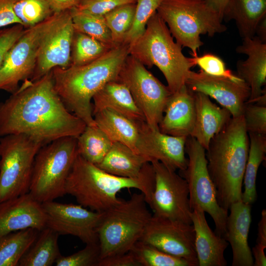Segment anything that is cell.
<instances>
[{
	"instance_id": "6da1fadb",
	"label": "cell",
	"mask_w": 266,
	"mask_h": 266,
	"mask_svg": "<svg viewBox=\"0 0 266 266\" xmlns=\"http://www.w3.org/2000/svg\"><path fill=\"white\" fill-rule=\"evenodd\" d=\"M86 126L65 105L51 71L35 81L25 80L0 103V137L23 134L47 144L63 137H77Z\"/></svg>"
},
{
	"instance_id": "7a4b0ae2",
	"label": "cell",
	"mask_w": 266,
	"mask_h": 266,
	"mask_svg": "<svg viewBox=\"0 0 266 266\" xmlns=\"http://www.w3.org/2000/svg\"><path fill=\"white\" fill-rule=\"evenodd\" d=\"M129 55V46L121 44L87 64L52 70L55 89L65 105L86 125H96L91 102L94 96L108 82L117 80Z\"/></svg>"
},
{
	"instance_id": "3957f363",
	"label": "cell",
	"mask_w": 266,
	"mask_h": 266,
	"mask_svg": "<svg viewBox=\"0 0 266 266\" xmlns=\"http://www.w3.org/2000/svg\"><path fill=\"white\" fill-rule=\"evenodd\" d=\"M249 150V135L241 115L232 117L212 137L205 150L207 169L217 202L227 211L232 204L241 200Z\"/></svg>"
},
{
	"instance_id": "277c9868",
	"label": "cell",
	"mask_w": 266,
	"mask_h": 266,
	"mask_svg": "<svg viewBox=\"0 0 266 266\" xmlns=\"http://www.w3.org/2000/svg\"><path fill=\"white\" fill-rule=\"evenodd\" d=\"M154 186L155 173L150 162L145 165L140 176L126 178L107 173L78 154L67 178L65 193L81 206L104 212L122 200L117 194L124 189L139 190L150 206Z\"/></svg>"
},
{
	"instance_id": "5b68a950",
	"label": "cell",
	"mask_w": 266,
	"mask_h": 266,
	"mask_svg": "<svg viewBox=\"0 0 266 266\" xmlns=\"http://www.w3.org/2000/svg\"><path fill=\"white\" fill-rule=\"evenodd\" d=\"M129 54L144 66H157L163 74L171 93L185 85L194 57H186L182 46L174 40L166 24L155 12L142 35L129 46Z\"/></svg>"
},
{
	"instance_id": "8992f818",
	"label": "cell",
	"mask_w": 266,
	"mask_h": 266,
	"mask_svg": "<svg viewBox=\"0 0 266 266\" xmlns=\"http://www.w3.org/2000/svg\"><path fill=\"white\" fill-rule=\"evenodd\" d=\"M147 205L144 194L135 193L103 212L97 228L100 260L127 253L140 240L152 216Z\"/></svg>"
},
{
	"instance_id": "52a82bcc",
	"label": "cell",
	"mask_w": 266,
	"mask_h": 266,
	"mask_svg": "<svg viewBox=\"0 0 266 266\" xmlns=\"http://www.w3.org/2000/svg\"><path fill=\"white\" fill-rule=\"evenodd\" d=\"M172 36L193 57L203 45L200 35L212 37L227 30L218 12L206 0H163L157 10Z\"/></svg>"
},
{
	"instance_id": "ba28073f",
	"label": "cell",
	"mask_w": 266,
	"mask_h": 266,
	"mask_svg": "<svg viewBox=\"0 0 266 266\" xmlns=\"http://www.w3.org/2000/svg\"><path fill=\"white\" fill-rule=\"evenodd\" d=\"M77 155L75 137L42 145L35 157L28 193L41 203L65 195L66 181Z\"/></svg>"
},
{
	"instance_id": "9c48e42d",
	"label": "cell",
	"mask_w": 266,
	"mask_h": 266,
	"mask_svg": "<svg viewBox=\"0 0 266 266\" xmlns=\"http://www.w3.org/2000/svg\"><path fill=\"white\" fill-rule=\"evenodd\" d=\"M44 144L23 134L0 137V203L28 193L35 157Z\"/></svg>"
},
{
	"instance_id": "30bf717a",
	"label": "cell",
	"mask_w": 266,
	"mask_h": 266,
	"mask_svg": "<svg viewBox=\"0 0 266 266\" xmlns=\"http://www.w3.org/2000/svg\"><path fill=\"white\" fill-rule=\"evenodd\" d=\"M185 151L188 156L187 166L179 171L188 186L191 209H200L209 214L215 224V233L225 238L228 211L217 202L215 187L207 169L205 150L195 138L189 136Z\"/></svg>"
},
{
	"instance_id": "8fae6325",
	"label": "cell",
	"mask_w": 266,
	"mask_h": 266,
	"mask_svg": "<svg viewBox=\"0 0 266 266\" xmlns=\"http://www.w3.org/2000/svg\"><path fill=\"white\" fill-rule=\"evenodd\" d=\"M117 80L130 91L146 123L159 128L166 102L171 92L145 67L130 54L126 58Z\"/></svg>"
},
{
	"instance_id": "7c38bea8",
	"label": "cell",
	"mask_w": 266,
	"mask_h": 266,
	"mask_svg": "<svg viewBox=\"0 0 266 266\" xmlns=\"http://www.w3.org/2000/svg\"><path fill=\"white\" fill-rule=\"evenodd\" d=\"M55 13L45 21L25 29L7 51L0 68V90L11 94L21 81L30 79L34 71L42 36Z\"/></svg>"
},
{
	"instance_id": "4fadbf2b",
	"label": "cell",
	"mask_w": 266,
	"mask_h": 266,
	"mask_svg": "<svg viewBox=\"0 0 266 266\" xmlns=\"http://www.w3.org/2000/svg\"><path fill=\"white\" fill-rule=\"evenodd\" d=\"M150 163L155 173L150 205L153 215L192 224V210L185 179L159 161Z\"/></svg>"
},
{
	"instance_id": "5bb4252c",
	"label": "cell",
	"mask_w": 266,
	"mask_h": 266,
	"mask_svg": "<svg viewBox=\"0 0 266 266\" xmlns=\"http://www.w3.org/2000/svg\"><path fill=\"white\" fill-rule=\"evenodd\" d=\"M53 21L41 39L33 73L30 78L37 80L57 67L70 65L74 30L70 10L55 13Z\"/></svg>"
},
{
	"instance_id": "9a60e30c",
	"label": "cell",
	"mask_w": 266,
	"mask_h": 266,
	"mask_svg": "<svg viewBox=\"0 0 266 266\" xmlns=\"http://www.w3.org/2000/svg\"><path fill=\"white\" fill-rule=\"evenodd\" d=\"M195 237L192 224L152 215L139 240L198 266Z\"/></svg>"
},
{
	"instance_id": "2e32d148",
	"label": "cell",
	"mask_w": 266,
	"mask_h": 266,
	"mask_svg": "<svg viewBox=\"0 0 266 266\" xmlns=\"http://www.w3.org/2000/svg\"><path fill=\"white\" fill-rule=\"evenodd\" d=\"M46 227L59 235H71L86 244L98 243L97 228L103 212L89 210L80 204L50 201L42 203Z\"/></svg>"
},
{
	"instance_id": "e0dca14e",
	"label": "cell",
	"mask_w": 266,
	"mask_h": 266,
	"mask_svg": "<svg viewBox=\"0 0 266 266\" xmlns=\"http://www.w3.org/2000/svg\"><path fill=\"white\" fill-rule=\"evenodd\" d=\"M193 92L206 95L228 110L233 117L242 115L243 108L250 96V89L241 78L211 75L202 70H191L185 83Z\"/></svg>"
},
{
	"instance_id": "ac0fdd59",
	"label": "cell",
	"mask_w": 266,
	"mask_h": 266,
	"mask_svg": "<svg viewBox=\"0 0 266 266\" xmlns=\"http://www.w3.org/2000/svg\"><path fill=\"white\" fill-rule=\"evenodd\" d=\"M187 138L164 133L159 128L141 122L136 152L146 157L150 163L158 161L173 170H183L188 163L185 151Z\"/></svg>"
},
{
	"instance_id": "d6986e66",
	"label": "cell",
	"mask_w": 266,
	"mask_h": 266,
	"mask_svg": "<svg viewBox=\"0 0 266 266\" xmlns=\"http://www.w3.org/2000/svg\"><path fill=\"white\" fill-rule=\"evenodd\" d=\"M42 203L29 193L0 203V237L28 229L46 228Z\"/></svg>"
},
{
	"instance_id": "ffe728a7",
	"label": "cell",
	"mask_w": 266,
	"mask_h": 266,
	"mask_svg": "<svg viewBox=\"0 0 266 266\" xmlns=\"http://www.w3.org/2000/svg\"><path fill=\"white\" fill-rule=\"evenodd\" d=\"M235 50L247 56L245 60L237 62V75L250 89V96L246 102L254 103L266 92L263 87L266 83V43L256 36L245 38Z\"/></svg>"
},
{
	"instance_id": "44dd1931",
	"label": "cell",
	"mask_w": 266,
	"mask_h": 266,
	"mask_svg": "<svg viewBox=\"0 0 266 266\" xmlns=\"http://www.w3.org/2000/svg\"><path fill=\"white\" fill-rule=\"evenodd\" d=\"M159 124L163 133L177 137L191 135L195 121L194 92L185 85L169 96Z\"/></svg>"
},
{
	"instance_id": "7402d4cb",
	"label": "cell",
	"mask_w": 266,
	"mask_h": 266,
	"mask_svg": "<svg viewBox=\"0 0 266 266\" xmlns=\"http://www.w3.org/2000/svg\"><path fill=\"white\" fill-rule=\"evenodd\" d=\"M229 210L225 239L232 247V266H253L254 259L248 241L252 221L251 205L239 200L232 204Z\"/></svg>"
},
{
	"instance_id": "603a6c76",
	"label": "cell",
	"mask_w": 266,
	"mask_h": 266,
	"mask_svg": "<svg viewBox=\"0 0 266 266\" xmlns=\"http://www.w3.org/2000/svg\"><path fill=\"white\" fill-rule=\"evenodd\" d=\"M191 220L195 234V247L198 266H227L224 253L228 242L212 231L203 211L193 210Z\"/></svg>"
},
{
	"instance_id": "cb8c5ba5",
	"label": "cell",
	"mask_w": 266,
	"mask_h": 266,
	"mask_svg": "<svg viewBox=\"0 0 266 266\" xmlns=\"http://www.w3.org/2000/svg\"><path fill=\"white\" fill-rule=\"evenodd\" d=\"M195 121L190 136L195 138L206 150L212 137L232 117L230 112L213 103L210 97L200 92H194Z\"/></svg>"
},
{
	"instance_id": "d4e9b609",
	"label": "cell",
	"mask_w": 266,
	"mask_h": 266,
	"mask_svg": "<svg viewBox=\"0 0 266 266\" xmlns=\"http://www.w3.org/2000/svg\"><path fill=\"white\" fill-rule=\"evenodd\" d=\"M92 113L104 109L113 110L133 121H145L128 88L113 80L107 83L93 97Z\"/></svg>"
},
{
	"instance_id": "484cf974",
	"label": "cell",
	"mask_w": 266,
	"mask_h": 266,
	"mask_svg": "<svg viewBox=\"0 0 266 266\" xmlns=\"http://www.w3.org/2000/svg\"><path fill=\"white\" fill-rule=\"evenodd\" d=\"M93 117L96 124L113 142L123 143L137 153L136 146L141 122L133 121L109 109H104L95 113Z\"/></svg>"
},
{
	"instance_id": "4316f807",
	"label": "cell",
	"mask_w": 266,
	"mask_h": 266,
	"mask_svg": "<svg viewBox=\"0 0 266 266\" xmlns=\"http://www.w3.org/2000/svg\"><path fill=\"white\" fill-rule=\"evenodd\" d=\"M149 162L145 156L137 154L127 145L114 142L103 160L97 166L110 174L126 178H137Z\"/></svg>"
},
{
	"instance_id": "83f0119b",
	"label": "cell",
	"mask_w": 266,
	"mask_h": 266,
	"mask_svg": "<svg viewBox=\"0 0 266 266\" xmlns=\"http://www.w3.org/2000/svg\"><path fill=\"white\" fill-rule=\"evenodd\" d=\"M266 16V0H229L223 20L234 21L242 39L255 35L256 27Z\"/></svg>"
},
{
	"instance_id": "f1b7e54d",
	"label": "cell",
	"mask_w": 266,
	"mask_h": 266,
	"mask_svg": "<svg viewBox=\"0 0 266 266\" xmlns=\"http://www.w3.org/2000/svg\"><path fill=\"white\" fill-rule=\"evenodd\" d=\"M60 235L46 227L21 259L18 266H51L61 256L58 245Z\"/></svg>"
},
{
	"instance_id": "f546056e",
	"label": "cell",
	"mask_w": 266,
	"mask_h": 266,
	"mask_svg": "<svg viewBox=\"0 0 266 266\" xmlns=\"http://www.w3.org/2000/svg\"><path fill=\"white\" fill-rule=\"evenodd\" d=\"M249 150L243 182L244 191L241 200L252 205L257 200L256 179L261 163L266 159V135L248 133Z\"/></svg>"
},
{
	"instance_id": "4dcf8cb0",
	"label": "cell",
	"mask_w": 266,
	"mask_h": 266,
	"mask_svg": "<svg viewBox=\"0 0 266 266\" xmlns=\"http://www.w3.org/2000/svg\"><path fill=\"white\" fill-rule=\"evenodd\" d=\"M113 142L97 125H86L77 137V149L79 155L96 165L103 160L110 150Z\"/></svg>"
},
{
	"instance_id": "1f68e13d",
	"label": "cell",
	"mask_w": 266,
	"mask_h": 266,
	"mask_svg": "<svg viewBox=\"0 0 266 266\" xmlns=\"http://www.w3.org/2000/svg\"><path fill=\"white\" fill-rule=\"evenodd\" d=\"M39 231L28 229L0 237V266H18Z\"/></svg>"
},
{
	"instance_id": "d6a6232c",
	"label": "cell",
	"mask_w": 266,
	"mask_h": 266,
	"mask_svg": "<svg viewBox=\"0 0 266 266\" xmlns=\"http://www.w3.org/2000/svg\"><path fill=\"white\" fill-rule=\"evenodd\" d=\"M69 10L74 31L93 37L109 49L117 46L112 41L103 16L91 14L76 7Z\"/></svg>"
},
{
	"instance_id": "836d02e7",
	"label": "cell",
	"mask_w": 266,
	"mask_h": 266,
	"mask_svg": "<svg viewBox=\"0 0 266 266\" xmlns=\"http://www.w3.org/2000/svg\"><path fill=\"white\" fill-rule=\"evenodd\" d=\"M109 49L93 37L74 31L71 45L70 65L77 66L89 63Z\"/></svg>"
},
{
	"instance_id": "e575fe53",
	"label": "cell",
	"mask_w": 266,
	"mask_h": 266,
	"mask_svg": "<svg viewBox=\"0 0 266 266\" xmlns=\"http://www.w3.org/2000/svg\"><path fill=\"white\" fill-rule=\"evenodd\" d=\"M130 251L140 266H192L186 260L166 253L141 240L137 241Z\"/></svg>"
},
{
	"instance_id": "d590c367",
	"label": "cell",
	"mask_w": 266,
	"mask_h": 266,
	"mask_svg": "<svg viewBox=\"0 0 266 266\" xmlns=\"http://www.w3.org/2000/svg\"><path fill=\"white\" fill-rule=\"evenodd\" d=\"M135 7V3L124 4L103 16L115 45L123 44L132 25Z\"/></svg>"
},
{
	"instance_id": "8d00e7d4",
	"label": "cell",
	"mask_w": 266,
	"mask_h": 266,
	"mask_svg": "<svg viewBox=\"0 0 266 266\" xmlns=\"http://www.w3.org/2000/svg\"><path fill=\"white\" fill-rule=\"evenodd\" d=\"M14 10L25 29L45 21L54 13L46 0H18Z\"/></svg>"
},
{
	"instance_id": "74e56055",
	"label": "cell",
	"mask_w": 266,
	"mask_h": 266,
	"mask_svg": "<svg viewBox=\"0 0 266 266\" xmlns=\"http://www.w3.org/2000/svg\"><path fill=\"white\" fill-rule=\"evenodd\" d=\"M163 0H136L133 22L123 44H132L145 30L150 18L157 12Z\"/></svg>"
},
{
	"instance_id": "f35d334b",
	"label": "cell",
	"mask_w": 266,
	"mask_h": 266,
	"mask_svg": "<svg viewBox=\"0 0 266 266\" xmlns=\"http://www.w3.org/2000/svg\"><path fill=\"white\" fill-rule=\"evenodd\" d=\"M100 248L98 243L86 244L82 249L71 255L60 256L55 262L56 266H98Z\"/></svg>"
},
{
	"instance_id": "ab89813d",
	"label": "cell",
	"mask_w": 266,
	"mask_h": 266,
	"mask_svg": "<svg viewBox=\"0 0 266 266\" xmlns=\"http://www.w3.org/2000/svg\"><path fill=\"white\" fill-rule=\"evenodd\" d=\"M242 115L248 133L266 135V104L246 102Z\"/></svg>"
},
{
	"instance_id": "60d3db41",
	"label": "cell",
	"mask_w": 266,
	"mask_h": 266,
	"mask_svg": "<svg viewBox=\"0 0 266 266\" xmlns=\"http://www.w3.org/2000/svg\"><path fill=\"white\" fill-rule=\"evenodd\" d=\"M196 65L205 73L214 76L228 77L233 79L240 78L226 68L224 61L218 56L206 53L201 56L194 57Z\"/></svg>"
},
{
	"instance_id": "b9f144b4",
	"label": "cell",
	"mask_w": 266,
	"mask_h": 266,
	"mask_svg": "<svg viewBox=\"0 0 266 266\" xmlns=\"http://www.w3.org/2000/svg\"><path fill=\"white\" fill-rule=\"evenodd\" d=\"M134 3L136 0H81L76 8L91 14L104 16L120 6Z\"/></svg>"
},
{
	"instance_id": "7bdbcfd3",
	"label": "cell",
	"mask_w": 266,
	"mask_h": 266,
	"mask_svg": "<svg viewBox=\"0 0 266 266\" xmlns=\"http://www.w3.org/2000/svg\"><path fill=\"white\" fill-rule=\"evenodd\" d=\"M25 29L20 24L13 25L7 28H0V68L7 51L22 35Z\"/></svg>"
},
{
	"instance_id": "ee69618b",
	"label": "cell",
	"mask_w": 266,
	"mask_h": 266,
	"mask_svg": "<svg viewBox=\"0 0 266 266\" xmlns=\"http://www.w3.org/2000/svg\"><path fill=\"white\" fill-rule=\"evenodd\" d=\"M18 0H0V28L11 25H21L14 10V5Z\"/></svg>"
},
{
	"instance_id": "f6af8a7d",
	"label": "cell",
	"mask_w": 266,
	"mask_h": 266,
	"mask_svg": "<svg viewBox=\"0 0 266 266\" xmlns=\"http://www.w3.org/2000/svg\"><path fill=\"white\" fill-rule=\"evenodd\" d=\"M98 266H140L133 254L127 253L100 259Z\"/></svg>"
},
{
	"instance_id": "bcb514c9",
	"label": "cell",
	"mask_w": 266,
	"mask_h": 266,
	"mask_svg": "<svg viewBox=\"0 0 266 266\" xmlns=\"http://www.w3.org/2000/svg\"><path fill=\"white\" fill-rule=\"evenodd\" d=\"M53 12L60 13L76 7L81 0H46Z\"/></svg>"
},
{
	"instance_id": "7dc6e473",
	"label": "cell",
	"mask_w": 266,
	"mask_h": 266,
	"mask_svg": "<svg viewBox=\"0 0 266 266\" xmlns=\"http://www.w3.org/2000/svg\"><path fill=\"white\" fill-rule=\"evenodd\" d=\"M256 244L266 247V210L263 209L258 224Z\"/></svg>"
},
{
	"instance_id": "c3c4849f",
	"label": "cell",
	"mask_w": 266,
	"mask_h": 266,
	"mask_svg": "<svg viewBox=\"0 0 266 266\" xmlns=\"http://www.w3.org/2000/svg\"><path fill=\"white\" fill-rule=\"evenodd\" d=\"M266 247L256 244L251 250L254 259V266H266V257L265 254V249Z\"/></svg>"
},
{
	"instance_id": "681fc988",
	"label": "cell",
	"mask_w": 266,
	"mask_h": 266,
	"mask_svg": "<svg viewBox=\"0 0 266 266\" xmlns=\"http://www.w3.org/2000/svg\"><path fill=\"white\" fill-rule=\"evenodd\" d=\"M262 42L266 43V16L258 24L255 31V35Z\"/></svg>"
},
{
	"instance_id": "f907efd6",
	"label": "cell",
	"mask_w": 266,
	"mask_h": 266,
	"mask_svg": "<svg viewBox=\"0 0 266 266\" xmlns=\"http://www.w3.org/2000/svg\"><path fill=\"white\" fill-rule=\"evenodd\" d=\"M219 14L223 20V15L229 0H206Z\"/></svg>"
}]
</instances>
